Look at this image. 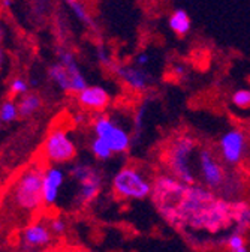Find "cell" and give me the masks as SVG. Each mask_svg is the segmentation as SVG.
Segmentation results:
<instances>
[{"mask_svg":"<svg viewBox=\"0 0 250 252\" xmlns=\"http://www.w3.org/2000/svg\"><path fill=\"white\" fill-rule=\"evenodd\" d=\"M84 119H85V117H84V114H81V113L74 116V122H75V123H81V122H84Z\"/></svg>","mask_w":250,"mask_h":252,"instance_id":"obj_30","label":"cell"},{"mask_svg":"<svg viewBox=\"0 0 250 252\" xmlns=\"http://www.w3.org/2000/svg\"><path fill=\"white\" fill-rule=\"evenodd\" d=\"M20 117L18 111V102L14 99H6L0 104V122L2 123H11L15 122Z\"/></svg>","mask_w":250,"mask_h":252,"instance_id":"obj_21","label":"cell"},{"mask_svg":"<svg viewBox=\"0 0 250 252\" xmlns=\"http://www.w3.org/2000/svg\"><path fill=\"white\" fill-rule=\"evenodd\" d=\"M63 252H90V251L84 248H69L68 251H63Z\"/></svg>","mask_w":250,"mask_h":252,"instance_id":"obj_29","label":"cell"},{"mask_svg":"<svg viewBox=\"0 0 250 252\" xmlns=\"http://www.w3.org/2000/svg\"><path fill=\"white\" fill-rule=\"evenodd\" d=\"M66 174L57 165H51L45 168L44 180H42V198H44V207H53L58 198L60 189L65 183Z\"/></svg>","mask_w":250,"mask_h":252,"instance_id":"obj_15","label":"cell"},{"mask_svg":"<svg viewBox=\"0 0 250 252\" xmlns=\"http://www.w3.org/2000/svg\"><path fill=\"white\" fill-rule=\"evenodd\" d=\"M77 102L85 111L102 114L111 104V94L102 86H87L77 94Z\"/></svg>","mask_w":250,"mask_h":252,"instance_id":"obj_13","label":"cell"},{"mask_svg":"<svg viewBox=\"0 0 250 252\" xmlns=\"http://www.w3.org/2000/svg\"><path fill=\"white\" fill-rule=\"evenodd\" d=\"M231 102H232L234 108H237V110H241V111L250 110V89H247V87L237 89L232 93Z\"/></svg>","mask_w":250,"mask_h":252,"instance_id":"obj_23","label":"cell"},{"mask_svg":"<svg viewBox=\"0 0 250 252\" xmlns=\"http://www.w3.org/2000/svg\"><path fill=\"white\" fill-rule=\"evenodd\" d=\"M45 167L39 162L26 167L11 183L5 206L11 215H33L44 207L42 180Z\"/></svg>","mask_w":250,"mask_h":252,"instance_id":"obj_2","label":"cell"},{"mask_svg":"<svg viewBox=\"0 0 250 252\" xmlns=\"http://www.w3.org/2000/svg\"><path fill=\"white\" fill-rule=\"evenodd\" d=\"M53 233L48 227L47 222L44 220H32L30 224H27L23 231H21V243L23 248L27 251L32 249H42L48 246L53 240Z\"/></svg>","mask_w":250,"mask_h":252,"instance_id":"obj_14","label":"cell"},{"mask_svg":"<svg viewBox=\"0 0 250 252\" xmlns=\"http://www.w3.org/2000/svg\"><path fill=\"white\" fill-rule=\"evenodd\" d=\"M93 132L96 138L107 143L114 155L128 153L132 146V134L105 113L98 114L93 120Z\"/></svg>","mask_w":250,"mask_h":252,"instance_id":"obj_9","label":"cell"},{"mask_svg":"<svg viewBox=\"0 0 250 252\" xmlns=\"http://www.w3.org/2000/svg\"><path fill=\"white\" fill-rule=\"evenodd\" d=\"M198 140L189 132H177L172 135L164 150V164L169 176L184 185H196V153L199 150Z\"/></svg>","mask_w":250,"mask_h":252,"instance_id":"obj_3","label":"cell"},{"mask_svg":"<svg viewBox=\"0 0 250 252\" xmlns=\"http://www.w3.org/2000/svg\"><path fill=\"white\" fill-rule=\"evenodd\" d=\"M48 77L60 90L66 93L78 94L88 86L75 54L68 50L58 51L57 62L48 68Z\"/></svg>","mask_w":250,"mask_h":252,"instance_id":"obj_7","label":"cell"},{"mask_svg":"<svg viewBox=\"0 0 250 252\" xmlns=\"http://www.w3.org/2000/svg\"><path fill=\"white\" fill-rule=\"evenodd\" d=\"M150 63V56L147 54V53H139L138 56H137V59H135V65L138 66V68H145L147 65Z\"/></svg>","mask_w":250,"mask_h":252,"instance_id":"obj_27","label":"cell"},{"mask_svg":"<svg viewBox=\"0 0 250 252\" xmlns=\"http://www.w3.org/2000/svg\"><path fill=\"white\" fill-rule=\"evenodd\" d=\"M9 93L12 96H24L26 93H28V83L23 77H17L11 81L9 84Z\"/></svg>","mask_w":250,"mask_h":252,"instance_id":"obj_24","label":"cell"},{"mask_svg":"<svg viewBox=\"0 0 250 252\" xmlns=\"http://www.w3.org/2000/svg\"><path fill=\"white\" fill-rule=\"evenodd\" d=\"M42 107V99L38 93L35 92H28L24 96L20 98L18 101V111H20V117L27 119L32 117L33 114H36Z\"/></svg>","mask_w":250,"mask_h":252,"instance_id":"obj_17","label":"cell"},{"mask_svg":"<svg viewBox=\"0 0 250 252\" xmlns=\"http://www.w3.org/2000/svg\"><path fill=\"white\" fill-rule=\"evenodd\" d=\"M42 156L51 165L66 164L75 159L77 146L71 138L66 126L57 122L48 131L42 146Z\"/></svg>","mask_w":250,"mask_h":252,"instance_id":"obj_8","label":"cell"},{"mask_svg":"<svg viewBox=\"0 0 250 252\" xmlns=\"http://www.w3.org/2000/svg\"><path fill=\"white\" fill-rule=\"evenodd\" d=\"M0 5H2V8H5V9H9L12 6V0H0Z\"/></svg>","mask_w":250,"mask_h":252,"instance_id":"obj_28","label":"cell"},{"mask_svg":"<svg viewBox=\"0 0 250 252\" xmlns=\"http://www.w3.org/2000/svg\"><path fill=\"white\" fill-rule=\"evenodd\" d=\"M63 2L71 8V11L74 12V15H75L83 24H85V26L90 27V29H95V27H96V24L93 23V18L90 17V14H88L85 5L81 2V0H63Z\"/></svg>","mask_w":250,"mask_h":252,"instance_id":"obj_19","label":"cell"},{"mask_svg":"<svg viewBox=\"0 0 250 252\" xmlns=\"http://www.w3.org/2000/svg\"><path fill=\"white\" fill-rule=\"evenodd\" d=\"M48 252H58V251H48ZM60 252H63V251H60Z\"/></svg>","mask_w":250,"mask_h":252,"instance_id":"obj_32","label":"cell"},{"mask_svg":"<svg viewBox=\"0 0 250 252\" xmlns=\"http://www.w3.org/2000/svg\"><path fill=\"white\" fill-rule=\"evenodd\" d=\"M225 246L229 252H249L247 239L244 233H240L237 230L231 231L225 237Z\"/></svg>","mask_w":250,"mask_h":252,"instance_id":"obj_20","label":"cell"},{"mask_svg":"<svg viewBox=\"0 0 250 252\" xmlns=\"http://www.w3.org/2000/svg\"><path fill=\"white\" fill-rule=\"evenodd\" d=\"M98 57H99L102 65H105V66H111L112 65V62L110 59V54H108V51L105 48H102V47L98 48Z\"/></svg>","mask_w":250,"mask_h":252,"instance_id":"obj_26","label":"cell"},{"mask_svg":"<svg viewBox=\"0 0 250 252\" xmlns=\"http://www.w3.org/2000/svg\"><path fill=\"white\" fill-rule=\"evenodd\" d=\"M72 179L78 183L77 203L80 206H87L95 201L104 188L102 173L90 164H75L71 168Z\"/></svg>","mask_w":250,"mask_h":252,"instance_id":"obj_10","label":"cell"},{"mask_svg":"<svg viewBox=\"0 0 250 252\" xmlns=\"http://www.w3.org/2000/svg\"><path fill=\"white\" fill-rule=\"evenodd\" d=\"M110 68L124 86L134 92H145L153 86V77L142 68L123 65V63H112Z\"/></svg>","mask_w":250,"mask_h":252,"instance_id":"obj_12","label":"cell"},{"mask_svg":"<svg viewBox=\"0 0 250 252\" xmlns=\"http://www.w3.org/2000/svg\"><path fill=\"white\" fill-rule=\"evenodd\" d=\"M48 227L51 230V233L54 236H61V234H65L66 233V220L61 218V216H54L48 220Z\"/></svg>","mask_w":250,"mask_h":252,"instance_id":"obj_25","label":"cell"},{"mask_svg":"<svg viewBox=\"0 0 250 252\" xmlns=\"http://www.w3.org/2000/svg\"><path fill=\"white\" fill-rule=\"evenodd\" d=\"M177 230L219 234L234 227L232 201H228L210 189L196 185H187L178 204Z\"/></svg>","mask_w":250,"mask_h":252,"instance_id":"obj_1","label":"cell"},{"mask_svg":"<svg viewBox=\"0 0 250 252\" xmlns=\"http://www.w3.org/2000/svg\"><path fill=\"white\" fill-rule=\"evenodd\" d=\"M3 62H5V51H3L2 45H0V68H2V65H3Z\"/></svg>","mask_w":250,"mask_h":252,"instance_id":"obj_31","label":"cell"},{"mask_svg":"<svg viewBox=\"0 0 250 252\" xmlns=\"http://www.w3.org/2000/svg\"><path fill=\"white\" fill-rule=\"evenodd\" d=\"M0 125H2V122H0Z\"/></svg>","mask_w":250,"mask_h":252,"instance_id":"obj_33","label":"cell"},{"mask_svg":"<svg viewBox=\"0 0 250 252\" xmlns=\"http://www.w3.org/2000/svg\"><path fill=\"white\" fill-rule=\"evenodd\" d=\"M168 24L177 36H186L191 30V18L184 9H175L169 15Z\"/></svg>","mask_w":250,"mask_h":252,"instance_id":"obj_18","label":"cell"},{"mask_svg":"<svg viewBox=\"0 0 250 252\" xmlns=\"http://www.w3.org/2000/svg\"><path fill=\"white\" fill-rule=\"evenodd\" d=\"M232 220L235 230L246 234L250 230V203L244 200L232 201Z\"/></svg>","mask_w":250,"mask_h":252,"instance_id":"obj_16","label":"cell"},{"mask_svg":"<svg viewBox=\"0 0 250 252\" xmlns=\"http://www.w3.org/2000/svg\"><path fill=\"white\" fill-rule=\"evenodd\" d=\"M217 155L222 162L231 168L240 165L249 152V140L241 128H231L225 131L217 141Z\"/></svg>","mask_w":250,"mask_h":252,"instance_id":"obj_11","label":"cell"},{"mask_svg":"<svg viewBox=\"0 0 250 252\" xmlns=\"http://www.w3.org/2000/svg\"><path fill=\"white\" fill-rule=\"evenodd\" d=\"M111 191L117 200L141 201L151 197L153 180L137 165L121 167L111 180Z\"/></svg>","mask_w":250,"mask_h":252,"instance_id":"obj_5","label":"cell"},{"mask_svg":"<svg viewBox=\"0 0 250 252\" xmlns=\"http://www.w3.org/2000/svg\"><path fill=\"white\" fill-rule=\"evenodd\" d=\"M90 150H91V155L95 156L98 161H108L114 156L112 150L107 146V143H104L102 140L96 137L90 141Z\"/></svg>","mask_w":250,"mask_h":252,"instance_id":"obj_22","label":"cell"},{"mask_svg":"<svg viewBox=\"0 0 250 252\" xmlns=\"http://www.w3.org/2000/svg\"><path fill=\"white\" fill-rule=\"evenodd\" d=\"M196 177L201 186L210 189L211 192L221 195L226 186L232 171L222 162L217 152L210 146H201L196 153L195 162Z\"/></svg>","mask_w":250,"mask_h":252,"instance_id":"obj_6","label":"cell"},{"mask_svg":"<svg viewBox=\"0 0 250 252\" xmlns=\"http://www.w3.org/2000/svg\"><path fill=\"white\" fill-rule=\"evenodd\" d=\"M187 185L177 180L175 177L167 174H159L153 180V191H151V201L162 216V219L172 228L178 225V213L177 204L186 191Z\"/></svg>","mask_w":250,"mask_h":252,"instance_id":"obj_4","label":"cell"}]
</instances>
